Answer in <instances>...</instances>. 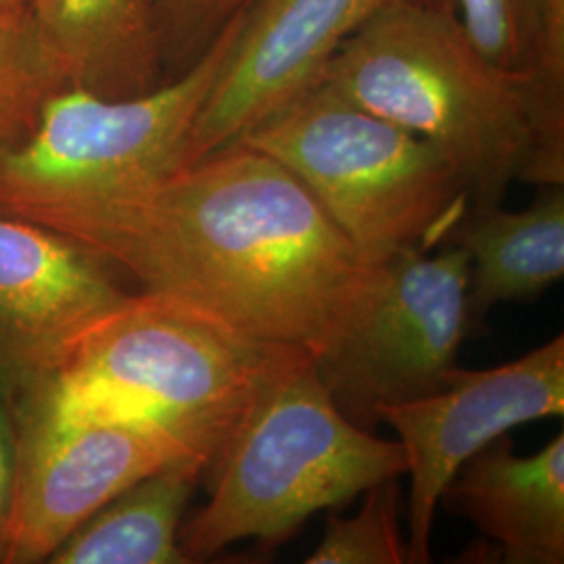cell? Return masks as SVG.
Masks as SVG:
<instances>
[{
    "instance_id": "6da1fadb",
    "label": "cell",
    "mask_w": 564,
    "mask_h": 564,
    "mask_svg": "<svg viewBox=\"0 0 564 564\" xmlns=\"http://www.w3.org/2000/svg\"><path fill=\"white\" fill-rule=\"evenodd\" d=\"M65 239L258 341L314 360L362 323L384 263L366 262L289 167L232 142Z\"/></svg>"
},
{
    "instance_id": "7a4b0ae2",
    "label": "cell",
    "mask_w": 564,
    "mask_h": 564,
    "mask_svg": "<svg viewBox=\"0 0 564 564\" xmlns=\"http://www.w3.org/2000/svg\"><path fill=\"white\" fill-rule=\"evenodd\" d=\"M307 358L144 289L88 324L46 381L72 400L167 429L202 458L207 479L268 391Z\"/></svg>"
},
{
    "instance_id": "3957f363",
    "label": "cell",
    "mask_w": 564,
    "mask_h": 564,
    "mask_svg": "<svg viewBox=\"0 0 564 564\" xmlns=\"http://www.w3.org/2000/svg\"><path fill=\"white\" fill-rule=\"evenodd\" d=\"M318 82L431 142L473 207L502 205L512 182H527L524 69L489 59L454 4L387 9L343 42Z\"/></svg>"
},
{
    "instance_id": "277c9868",
    "label": "cell",
    "mask_w": 564,
    "mask_h": 564,
    "mask_svg": "<svg viewBox=\"0 0 564 564\" xmlns=\"http://www.w3.org/2000/svg\"><path fill=\"white\" fill-rule=\"evenodd\" d=\"M245 13L191 67L149 93L109 99L65 86L51 95L30 134L0 155V216L65 237L182 170L188 134Z\"/></svg>"
},
{
    "instance_id": "5b68a950",
    "label": "cell",
    "mask_w": 564,
    "mask_h": 564,
    "mask_svg": "<svg viewBox=\"0 0 564 564\" xmlns=\"http://www.w3.org/2000/svg\"><path fill=\"white\" fill-rule=\"evenodd\" d=\"M403 473V445L347 421L307 358L268 391L207 477L212 498L182 527V552L195 563L241 540L281 544L312 514Z\"/></svg>"
},
{
    "instance_id": "8992f818",
    "label": "cell",
    "mask_w": 564,
    "mask_h": 564,
    "mask_svg": "<svg viewBox=\"0 0 564 564\" xmlns=\"http://www.w3.org/2000/svg\"><path fill=\"white\" fill-rule=\"evenodd\" d=\"M237 142L289 167L372 265L410 247L429 251L470 205L431 142L324 82Z\"/></svg>"
},
{
    "instance_id": "52a82bcc",
    "label": "cell",
    "mask_w": 564,
    "mask_h": 564,
    "mask_svg": "<svg viewBox=\"0 0 564 564\" xmlns=\"http://www.w3.org/2000/svg\"><path fill=\"white\" fill-rule=\"evenodd\" d=\"M4 398L13 423L15 487L0 563L48 561L126 487L165 464L202 460L160 424L72 400L48 381Z\"/></svg>"
},
{
    "instance_id": "ba28073f",
    "label": "cell",
    "mask_w": 564,
    "mask_h": 564,
    "mask_svg": "<svg viewBox=\"0 0 564 564\" xmlns=\"http://www.w3.org/2000/svg\"><path fill=\"white\" fill-rule=\"evenodd\" d=\"M470 258L449 247L429 258L410 247L384 262L381 291L362 323L323 358L318 377L343 416L372 431L381 410L445 389L473 333Z\"/></svg>"
},
{
    "instance_id": "9c48e42d",
    "label": "cell",
    "mask_w": 564,
    "mask_h": 564,
    "mask_svg": "<svg viewBox=\"0 0 564 564\" xmlns=\"http://www.w3.org/2000/svg\"><path fill=\"white\" fill-rule=\"evenodd\" d=\"M563 414V335L498 368H458L442 391L383 408L381 423L398 433L412 477L408 563L431 561V529L445 485L470 456L512 426Z\"/></svg>"
},
{
    "instance_id": "30bf717a",
    "label": "cell",
    "mask_w": 564,
    "mask_h": 564,
    "mask_svg": "<svg viewBox=\"0 0 564 564\" xmlns=\"http://www.w3.org/2000/svg\"><path fill=\"white\" fill-rule=\"evenodd\" d=\"M456 0H256L188 134L182 167L239 141L314 88L343 42L398 4Z\"/></svg>"
},
{
    "instance_id": "8fae6325",
    "label": "cell",
    "mask_w": 564,
    "mask_h": 564,
    "mask_svg": "<svg viewBox=\"0 0 564 564\" xmlns=\"http://www.w3.org/2000/svg\"><path fill=\"white\" fill-rule=\"evenodd\" d=\"M113 265L39 224L0 216V391L46 381L123 291Z\"/></svg>"
},
{
    "instance_id": "7c38bea8",
    "label": "cell",
    "mask_w": 564,
    "mask_h": 564,
    "mask_svg": "<svg viewBox=\"0 0 564 564\" xmlns=\"http://www.w3.org/2000/svg\"><path fill=\"white\" fill-rule=\"evenodd\" d=\"M440 505L500 547L510 564L564 563V435L517 456L506 435L470 456Z\"/></svg>"
},
{
    "instance_id": "4fadbf2b",
    "label": "cell",
    "mask_w": 564,
    "mask_h": 564,
    "mask_svg": "<svg viewBox=\"0 0 564 564\" xmlns=\"http://www.w3.org/2000/svg\"><path fill=\"white\" fill-rule=\"evenodd\" d=\"M523 212L473 207L449 228L445 242L470 258L468 316L475 330L502 302L542 295L564 274V184L538 186Z\"/></svg>"
},
{
    "instance_id": "5bb4252c",
    "label": "cell",
    "mask_w": 564,
    "mask_h": 564,
    "mask_svg": "<svg viewBox=\"0 0 564 564\" xmlns=\"http://www.w3.org/2000/svg\"><path fill=\"white\" fill-rule=\"evenodd\" d=\"M28 11L67 86L126 99L162 84L142 0H32Z\"/></svg>"
},
{
    "instance_id": "9a60e30c",
    "label": "cell",
    "mask_w": 564,
    "mask_h": 564,
    "mask_svg": "<svg viewBox=\"0 0 564 564\" xmlns=\"http://www.w3.org/2000/svg\"><path fill=\"white\" fill-rule=\"evenodd\" d=\"M205 464L184 458L126 487L51 554L53 564H184V510Z\"/></svg>"
},
{
    "instance_id": "2e32d148",
    "label": "cell",
    "mask_w": 564,
    "mask_h": 564,
    "mask_svg": "<svg viewBox=\"0 0 564 564\" xmlns=\"http://www.w3.org/2000/svg\"><path fill=\"white\" fill-rule=\"evenodd\" d=\"M65 86L30 11L0 15V155L30 134L44 101Z\"/></svg>"
},
{
    "instance_id": "e0dca14e",
    "label": "cell",
    "mask_w": 564,
    "mask_h": 564,
    "mask_svg": "<svg viewBox=\"0 0 564 564\" xmlns=\"http://www.w3.org/2000/svg\"><path fill=\"white\" fill-rule=\"evenodd\" d=\"M398 479L366 491L360 512L351 519L330 514L323 542L307 556V564H403L408 542L398 523Z\"/></svg>"
},
{
    "instance_id": "ac0fdd59",
    "label": "cell",
    "mask_w": 564,
    "mask_h": 564,
    "mask_svg": "<svg viewBox=\"0 0 564 564\" xmlns=\"http://www.w3.org/2000/svg\"><path fill=\"white\" fill-rule=\"evenodd\" d=\"M256 0H142L163 67L176 65L182 74L218 39L228 21L249 9Z\"/></svg>"
},
{
    "instance_id": "d6986e66",
    "label": "cell",
    "mask_w": 564,
    "mask_h": 564,
    "mask_svg": "<svg viewBox=\"0 0 564 564\" xmlns=\"http://www.w3.org/2000/svg\"><path fill=\"white\" fill-rule=\"evenodd\" d=\"M540 0H456L473 41L506 69H524L538 25Z\"/></svg>"
},
{
    "instance_id": "ffe728a7",
    "label": "cell",
    "mask_w": 564,
    "mask_h": 564,
    "mask_svg": "<svg viewBox=\"0 0 564 564\" xmlns=\"http://www.w3.org/2000/svg\"><path fill=\"white\" fill-rule=\"evenodd\" d=\"M13 487H15L13 423H11L9 402L0 391V556H2L7 524H9L11 506H13Z\"/></svg>"
},
{
    "instance_id": "44dd1931",
    "label": "cell",
    "mask_w": 564,
    "mask_h": 564,
    "mask_svg": "<svg viewBox=\"0 0 564 564\" xmlns=\"http://www.w3.org/2000/svg\"><path fill=\"white\" fill-rule=\"evenodd\" d=\"M32 0H0V15H13L23 13L30 9Z\"/></svg>"
}]
</instances>
